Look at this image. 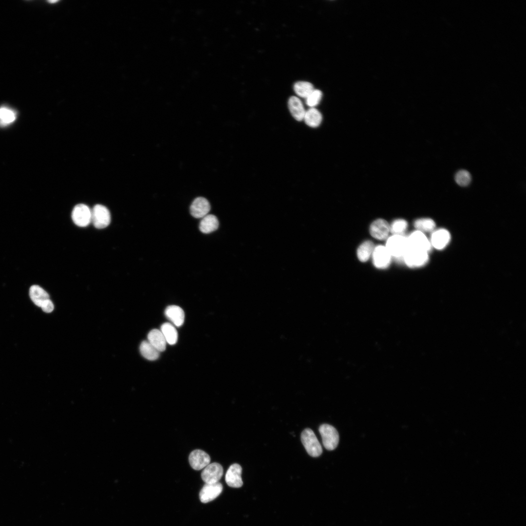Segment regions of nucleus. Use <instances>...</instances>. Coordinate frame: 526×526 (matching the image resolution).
I'll return each mask as SVG.
<instances>
[{
    "label": "nucleus",
    "mask_w": 526,
    "mask_h": 526,
    "mask_svg": "<svg viewBox=\"0 0 526 526\" xmlns=\"http://www.w3.org/2000/svg\"><path fill=\"white\" fill-rule=\"evenodd\" d=\"M408 227L407 222L403 219L394 221L390 226V231L394 235H403Z\"/></svg>",
    "instance_id": "c85d7f7f"
},
{
    "label": "nucleus",
    "mask_w": 526,
    "mask_h": 526,
    "mask_svg": "<svg viewBox=\"0 0 526 526\" xmlns=\"http://www.w3.org/2000/svg\"><path fill=\"white\" fill-rule=\"evenodd\" d=\"M29 296L34 304L41 307L44 312L50 313L54 310V306L49 294L40 286L38 285L31 286Z\"/></svg>",
    "instance_id": "f03ea898"
},
{
    "label": "nucleus",
    "mask_w": 526,
    "mask_h": 526,
    "mask_svg": "<svg viewBox=\"0 0 526 526\" xmlns=\"http://www.w3.org/2000/svg\"><path fill=\"white\" fill-rule=\"evenodd\" d=\"M210 209V205L208 200L205 198L199 197L195 198L190 207L191 215L196 218H202L207 215Z\"/></svg>",
    "instance_id": "ddd939ff"
},
{
    "label": "nucleus",
    "mask_w": 526,
    "mask_h": 526,
    "mask_svg": "<svg viewBox=\"0 0 526 526\" xmlns=\"http://www.w3.org/2000/svg\"><path fill=\"white\" fill-rule=\"evenodd\" d=\"M16 112L7 107H0V125L5 126L11 124L16 120Z\"/></svg>",
    "instance_id": "a878e982"
},
{
    "label": "nucleus",
    "mask_w": 526,
    "mask_h": 526,
    "mask_svg": "<svg viewBox=\"0 0 526 526\" xmlns=\"http://www.w3.org/2000/svg\"><path fill=\"white\" fill-rule=\"evenodd\" d=\"M223 475V467L218 463H212L204 468L201 473V477L206 484H212L218 482Z\"/></svg>",
    "instance_id": "6e6552de"
},
{
    "label": "nucleus",
    "mask_w": 526,
    "mask_h": 526,
    "mask_svg": "<svg viewBox=\"0 0 526 526\" xmlns=\"http://www.w3.org/2000/svg\"><path fill=\"white\" fill-rule=\"evenodd\" d=\"M223 486L219 482L212 484H205L199 493L201 502L207 503L214 500L222 492Z\"/></svg>",
    "instance_id": "9b49d317"
},
{
    "label": "nucleus",
    "mask_w": 526,
    "mask_h": 526,
    "mask_svg": "<svg viewBox=\"0 0 526 526\" xmlns=\"http://www.w3.org/2000/svg\"><path fill=\"white\" fill-rule=\"evenodd\" d=\"M322 93L319 90L314 89L305 98L306 104L310 108H315L320 102Z\"/></svg>",
    "instance_id": "cd10ccee"
},
{
    "label": "nucleus",
    "mask_w": 526,
    "mask_h": 526,
    "mask_svg": "<svg viewBox=\"0 0 526 526\" xmlns=\"http://www.w3.org/2000/svg\"><path fill=\"white\" fill-rule=\"evenodd\" d=\"M414 226L417 230L424 232H432L435 229V224L430 218H421L416 220L414 223Z\"/></svg>",
    "instance_id": "bb28decb"
},
{
    "label": "nucleus",
    "mask_w": 526,
    "mask_h": 526,
    "mask_svg": "<svg viewBox=\"0 0 526 526\" xmlns=\"http://www.w3.org/2000/svg\"><path fill=\"white\" fill-rule=\"evenodd\" d=\"M72 219L76 225L87 226L91 223V210L85 204H78L72 210Z\"/></svg>",
    "instance_id": "0eeeda50"
},
{
    "label": "nucleus",
    "mask_w": 526,
    "mask_h": 526,
    "mask_svg": "<svg viewBox=\"0 0 526 526\" xmlns=\"http://www.w3.org/2000/svg\"><path fill=\"white\" fill-rule=\"evenodd\" d=\"M370 231L371 235L375 238L380 240H385L390 233V226L385 220L377 219L371 225Z\"/></svg>",
    "instance_id": "4468645a"
},
{
    "label": "nucleus",
    "mask_w": 526,
    "mask_h": 526,
    "mask_svg": "<svg viewBox=\"0 0 526 526\" xmlns=\"http://www.w3.org/2000/svg\"><path fill=\"white\" fill-rule=\"evenodd\" d=\"M406 264L410 267H421L429 260L428 252L417 248L409 247L403 258Z\"/></svg>",
    "instance_id": "20e7f679"
},
{
    "label": "nucleus",
    "mask_w": 526,
    "mask_h": 526,
    "mask_svg": "<svg viewBox=\"0 0 526 526\" xmlns=\"http://www.w3.org/2000/svg\"><path fill=\"white\" fill-rule=\"evenodd\" d=\"M471 175L469 171L466 170H460L455 174V180L459 186L462 187L467 186L471 182Z\"/></svg>",
    "instance_id": "c756f323"
},
{
    "label": "nucleus",
    "mask_w": 526,
    "mask_h": 526,
    "mask_svg": "<svg viewBox=\"0 0 526 526\" xmlns=\"http://www.w3.org/2000/svg\"><path fill=\"white\" fill-rule=\"evenodd\" d=\"M218 226L217 218L214 215L207 214L202 218L199 224V229L202 232L208 234L215 231Z\"/></svg>",
    "instance_id": "aec40b11"
},
{
    "label": "nucleus",
    "mask_w": 526,
    "mask_h": 526,
    "mask_svg": "<svg viewBox=\"0 0 526 526\" xmlns=\"http://www.w3.org/2000/svg\"><path fill=\"white\" fill-rule=\"evenodd\" d=\"M140 351L141 355L146 359L150 360L157 359L160 355L159 352L148 341H142L140 346Z\"/></svg>",
    "instance_id": "5701e85b"
},
{
    "label": "nucleus",
    "mask_w": 526,
    "mask_h": 526,
    "mask_svg": "<svg viewBox=\"0 0 526 526\" xmlns=\"http://www.w3.org/2000/svg\"><path fill=\"white\" fill-rule=\"evenodd\" d=\"M148 341L160 352L166 349L167 341L159 330H151L148 335Z\"/></svg>",
    "instance_id": "6ab92c4d"
},
{
    "label": "nucleus",
    "mask_w": 526,
    "mask_h": 526,
    "mask_svg": "<svg viewBox=\"0 0 526 526\" xmlns=\"http://www.w3.org/2000/svg\"><path fill=\"white\" fill-rule=\"evenodd\" d=\"M319 432L325 449L329 451L335 449L339 441V435L337 430L331 425L324 424L319 427Z\"/></svg>",
    "instance_id": "423d86ee"
},
{
    "label": "nucleus",
    "mask_w": 526,
    "mask_h": 526,
    "mask_svg": "<svg viewBox=\"0 0 526 526\" xmlns=\"http://www.w3.org/2000/svg\"><path fill=\"white\" fill-rule=\"evenodd\" d=\"M91 222L98 229L108 226L111 222V214L108 209L102 205H95L91 210Z\"/></svg>",
    "instance_id": "39448f33"
},
{
    "label": "nucleus",
    "mask_w": 526,
    "mask_h": 526,
    "mask_svg": "<svg viewBox=\"0 0 526 526\" xmlns=\"http://www.w3.org/2000/svg\"><path fill=\"white\" fill-rule=\"evenodd\" d=\"M301 440L307 453L312 457H318L322 453V447L313 431L307 428L301 434Z\"/></svg>",
    "instance_id": "7ed1b4c3"
},
{
    "label": "nucleus",
    "mask_w": 526,
    "mask_h": 526,
    "mask_svg": "<svg viewBox=\"0 0 526 526\" xmlns=\"http://www.w3.org/2000/svg\"><path fill=\"white\" fill-rule=\"evenodd\" d=\"M407 237L409 247L429 252L432 248L430 241L423 232L418 230L412 232Z\"/></svg>",
    "instance_id": "9d476101"
},
{
    "label": "nucleus",
    "mask_w": 526,
    "mask_h": 526,
    "mask_svg": "<svg viewBox=\"0 0 526 526\" xmlns=\"http://www.w3.org/2000/svg\"><path fill=\"white\" fill-rule=\"evenodd\" d=\"M288 107L292 116L298 121L303 120L306 110L301 100L297 96H292L288 101Z\"/></svg>",
    "instance_id": "f3484780"
},
{
    "label": "nucleus",
    "mask_w": 526,
    "mask_h": 526,
    "mask_svg": "<svg viewBox=\"0 0 526 526\" xmlns=\"http://www.w3.org/2000/svg\"><path fill=\"white\" fill-rule=\"evenodd\" d=\"M372 259L374 265L377 268H387L391 261V255L383 245L376 246L372 253Z\"/></svg>",
    "instance_id": "1a4fd4ad"
},
{
    "label": "nucleus",
    "mask_w": 526,
    "mask_h": 526,
    "mask_svg": "<svg viewBox=\"0 0 526 526\" xmlns=\"http://www.w3.org/2000/svg\"><path fill=\"white\" fill-rule=\"evenodd\" d=\"M293 89L298 96L305 98L313 91L314 88L313 84L309 82L299 81L294 84Z\"/></svg>",
    "instance_id": "393cba45"
},
{
    "label": "nucleus",
    "mask_w": 526,
    "mask_h": 526,
    "mask_svg": "<svg viewBox=\"0 0 526 526\" xmlns=\"http://www.w3.org/2000/svg\"><path fill=\"white\" fill-rule=\"evenodd\" d=\"M451 240V235L446 229L441 228L432 231L431 244L435 249L441 250L445 248Z\"/></svg>",
    "instance_id": "dca6fc26"
},
{
    "label": "nucleus",
    "mask_w": 526,
    "mask_h": 526,
    "mask_svg": "<svg viewBox=\"0 0 526 526\" xmlns=\"http://www.w3.org/2000/svg\"><path fill=\"white\" fill-rule=\"evenodd\" d=\"M385 247L392 256L397 260H403L409 247L407 237L403 235H393L387 239Z\"/></svg>",
    "instance_id": "f257e3e1"
},
{
    "label": "nucleus",
    "mask_w": 526,
    "mask_h": 526,
    "mask_svg": "<svg viewBox=\"0 0 526 526\" xmlns=\"http://www.w3.org/2000/svg\"><path fill=\"white\" fill-rule=\"evenodd\" d=\"M167 343L170 345L175 344L178 339V333L175 327L170 323L166 322L161 326V330Z\"/></svg>",
    "instance_id": "4be33fe9"
},
{
    "label": "nucleus",
    "mask_w": 526,
    "mask_h": 526,
    "mask_svg": "<svg viewBox=\"0 0 526 526\" xmlns=\"http://www.w3.org/2000/svg\"><path fill=\"white\" fill-rule=\"evenodd\" d=\"M322 116L320 112L315 108H310L306 110L303 120L311 128L319 126L322 121Z\"/></svg>",
    "instance_id": "412c9836"
},
{
    "label": "nucleus",
    "mask_w": 526,
    "mask_h": 526,
    "mask_svg": "<svg viewBox=\"0 0 526 526\" xmlns=\"http://www.w3.org/2000/svg\"><path fill=\"white\" fill-rule=\"evenodd\" d=\"M242 469L238 464L231 465L228 469L225 474V480L226 484L232 488H240L243 482L241 474Z\"/></svg>",
    "instance_id": "2eb2a0df"
},
{
    "label": "nucleus",
    "mask_w": 526,
    "mask_h": 526,
    "mask_svg": "<svg viewBox=\"0 0 526 526\" xmlns=\"http://www.w3.org/2000/svg\"><path fill=\"white\" fill-rule=\"evenodd\" d=\"M373 243L370 241L363 242L357 250V256L359 260L365 262L368 260L374 249Z\"/></svg>",
    "instance_id": "b1692460"
},
{
    "label": "nucleus",
    "mask_w": 526,
    "mask_h": 526,
    "mask_svg": "<svg viewBox=\"0 0 526 526\" xmlns=\"http://www.w3.org/2000/svg\"><path fill=\"white\" fill-rule=\"evenodd\" d=\"M188 461L192 468L198 470L205 468L210 464V457L205 451L197 449L190 452Z\"/></svg>",
    "instance_id": "f8f14e48"
},
{
    "label": "nucleus",
    "mask_w": 526,
    "mask_h": 526,
    "mask_svg": "<svg viewBox=\"0 0 526 526\" xmlns=\"http://www.w3.org/2000/svg\"><path fill=\"white\" fill-rule=\"evenodd\" d=\"M166 317L176 326H181L184 321L185 314L183 310L177 305L168 306L165 311Z\"/></svg>",
    "instance_id": "a211bd4d"
}]
</instances>
